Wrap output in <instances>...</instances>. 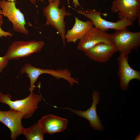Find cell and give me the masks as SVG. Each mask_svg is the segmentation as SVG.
Masks as SVG:
<instances>
[{"mask_svg":"<svg viewBox=\"0 0 140 140\" xmlns=\"http://www.w3.org/2000/svg\"><path fill=\"white\" fill-rule=\"evenodd\" d=\"M60 0H54L45 7L43 9V13L46 17L45 25L51 26L56 29L60 35L64 46L65 45V17H70L71 13L66 10L65 6H59Z\"/></svg>","mask_w":140,"mask_h":140,"instance_id":"cell-1","label":"cell"},{"mask_svg":"<svg viewBox=\"0 0 140 140\" xmlns=\"http://www.w3.org/2000/svg\"><path fill=\"white\" fill-rule=\"evenodd\" d=\"M41 100V97L30 92L27 97L22 100L12 101L9 93L3 94L0 92V102L8 105L10 109L18 111L23 115V118L27 119L31 117L38 109V103Z\"/></svg>","mask_w":140,"mask_h":140,"instance_id":"cell-2","label":"cell"},{"mask_svg":"<svg viewBox=\"0 0 140 140\" xmlns=\"http://www.w3.org/2000/svg\"><path fill=\"white\" fill-rule=\"evenodd\" d=\"M110 34L112 41L120 53L128 55L140 46V31L131 32L126 29L116 30Z\"/></svg>","mask_w":140,"mask_h":140,"instance_id":"cell-3","label":"cell"},{"mask_svg":"<svg viewBox=\"0 0 140 140\" xmlns=\"http://www.w3.org/2000/svg\"><path fill=\"white\" fill-rule=\"evenodd\" d=\"M42 41H18L9 46L4 56L9 61L18 60L40 51L44 45Z\"/></svg>","mask_w":140,"mask_h":140,"instance_id":"cell-4","label":"cell"},{"mask_svg":"<svg viewBox=\"0 0 140 140\" xmlns=\"http://www.w3.org/2000/svg\"><path fill=\"white\" fill-rule=\"evenodd\" d=\"M72 9L79 14L89 19L92 22L95 27L105 32L110 29L116 31L126 29L133 24L126 18L115 22L107 20L101 17L100 11L94 9H90L85 11L80 9L77 10Z\"/></svg>","mask_w":140,"mask_h":140,"instance_id":"cell-5","label":"cell"},{"mask_svg":"<svg viewBox=\"0 0 140 140\" xmlns=\"http://www.w3.org/2000/svg\"><path fill=\"white\" fill-rule=\"evenodd\" d=\"M111 9L117 14L120 20L126 18L133 23L137 18L138 21H140V1L114 0Z\"/></svg>","mask_w":140,"mask_h":140,"instance_id":"cell-6","label":"cell"},{"mask_svg":"<svg viewBox=\"0 0 140 140\" xmlns=\"http://www.w3.org/2000/svg\"><path fill=\"white\" fill-rule=\"evenodd\" d=\"M0 8L3 15L12 23L15 31L25 34H29V32L25 27L26 23L24 15L17 8L15 2L1 0Z\"/></svg>","mask_w":140,"mask_h":140,"instance_id":"cell-7","label":"cell"},{"mask_svg":"<svg viewBox=\"0 0 140 140\" xmlns=\"http://www.w3.org/2000/svg\"><path fill=\"white\" fill-rule=\"evenodd\" d=\"M128 55L120 53L117 58L118 69V76L120 79V86L123 90H127L131 80H140V72L133 69L128 62Z\"/></svg>","mask_w":140,"mask_h":140,"instance_id":"cell-8","label":"cell"},{"mask_svg":"<svg viewBox=\"0 0 140 140\" xmlns=\"http://www.w3.org/2000/svg\"><path fill=\"white\" fill-rule=\"evenodd\" d=\"M92 99V103L91 106L85 111L74 110L69 108H62L69 110L79 116L87 119L89 122L90 127L94 129L102 131L104 127L96 111V107L100 101V96L98 92L95 90L93 92Z\"/></svg>","mask_w":140,"mask_h":140,"instance_id":"cell-9","label":"cell"},{"mask_svg":"<svg viewBox=\"0 0 140 140\" xmlns=\"http://www.w3.org/2000/svg\"><path fill=\"white\" fill-rule=\"evenodd\" d=\"M23 115L20 112L12 109L8 111H0V122L10 129L11 139L14 140L23 134L24 128L22 120Z\"/></svg>","mask_w":140,"mask_h":140,"instance_id":"cell-10","label":"cell"},{"mask_svg":"<svg viewBox=\"0 0 140 140\" xmlns=\"http://www.w3.org/2000/svg\"><path fill=\"white\" fill-rule=\"evenodd\" d=\"M117 51L112 41L99 43L84 52L86 56L94 61L104 62Z\"/></svg>","mask_w":140,"mask_h":140,"instance_id":"cell-11","label":"cell"},{"mask_svg":"<svg viewBox=\"0 0 140 140\" xmlns=\"http://www.w3.org/2000/svg\"><path fill=\"white\" fill-rule=\"evenodd\" d=\"M111 41L112 40L110 34L93 27L79 40L77 49L84 52L99 43Z\"/></svg>","mask_w":140,"mask_h":140,"instance_id":"cell-12","label":"cell"},{"mask_svg":"<svg viewBox=\"0 0 140 140\" xmlns=\"http://www.w3.org/2000/svg\"><path fill=\"white\" fill-rule=\"evenodd\" d=\"M38 122L45 133L53 134L64 130L68 121L66 119L50 114L42 117Z\"/></svg>","mask_w":140,"mask_h":140,"instance_id":"cell-13","label":"cell"},{"mask_svg":"<svg viewBox=\"0 0 140 140\" xmlns=\"http://www.w3.org/2000/svg\"><path fill=\"white\" fill-rule=\"evenodd\" d=\"M75 22L72 28L66 33V41L68 43H75L81 39L90 29L94 27L90 20L85 22L75 17Z\"/></svg>","mask_w":140,"mask_h":140,"instance_id":"cell-14","label":"cell"},{"mask_svg":"<svg viewBox=\"0 0 140 140\" xmlns=\"http://www.w3.org/2000/svg\"><path fill=\"white\" fill-rule=\"evenodd\" d=\"M25 73L30 80V86L29 88L30 92H33L36 86L35 85L38 78L41 75L43 74H49L53 77L57 76L58 72L56 69H41L37 68L29 64H25L21 68L20 74Z\"/></svg>","mask_w":140,"mask_h":140,"instance_id":"cell-15","label":"cell"},{"mask_svg":"<svg viewBox=\"0 0 140 140\" xmlns=\"http://www.w3.org/2000/svg\"><path fill=\"white\" fill-rule=\"evenodd\" d=\"M45 133L37 122L28 128H24L23 134L27 140H42Z\"/></svg>","mask_w":140,"mask_h":140,"instance_id":"cell-16","label":"cell"},{"mask_svg":"<svg viewBox=\"0 0 140 140\" xmlns=\"http://www.w3.org/2000/svg\"><path fill=\"white\" fill-rule=\"evenodd\" d=\"M3 24V16L0 15V38L4 37L6 38L8 37H12L13 34L9 32H6L3 30L1 28V26Z\"/></svg>","mask_w":140,"mask_h":140,"instance_id":"cell-17","label":"cell"},{"mask_svg":"<svg viewBox=\"0 0 140 140\" xmlns=\"http://www.w3.org/2000/svg\"><path fill=\"white\" fill-rule=\"evenodd\" d=\"M9 61L4 56L0 57V73L8 65Z\"/></svg>","mask_w":140,"mask_h":140,"instance_id":"cell-18","label":"cell"},{"mask_svg":"<svg viewBox=\"0 0 140 140\" xmlns=\"http://www.w3.org/2000/svg\"><path fill=\"white\" fill-rule=\"evenodd\" d=\"M72 3L74 7L75 8H77L78 6H81L78 0H72Z\"/></svg>","mask_w":140,"mask_h":140,"instance_id":"cell-19","label":"cell"},{"mask_svg":"<svg viewBox=\"0 0 140 140\" xmlns=\"http://www.w3.org/2000/svg\"><path fill=\"white\" fill-rule=\"evenodd\" d=\"M16 0H7V1L9 2H14ZM30 1L32 4H35L36 2L34 0H29Z\"/></svg>","mask_w":140,"mask_h":140,"instance_id":"cell-20","label":"cell"},{"mask_svg":"<svg viewBox=\"0 0 140 140\" xmlns=\"http://www.w3.org/2000/svg\"><path fill=\"white\" fill-rule=\"evenodd\" d=\"M34 0L36 2L37 0ZM39 0L42 2H44V0ZM54 0H47V1H48L49 3L53 2L54 1Z\"/></svg>","mask_w":140,"mask_h":140,"instance_id":"cell-21","label":"cell"},{"mask_svg":"<svg viewBox=\"0 0 140 140\" xmlns=\"http://www.w3.org/2000/svg\"><path fill=\"white\" fill-rule=\"evenodd\" d=\"M0 15H3V12L1 9H0Z\"/></svg>","mask_w":140,"mask_h":140,"instance_id":"cell-22","label":"cell"},{"mask_svg":"<svg viewBox=\"0 0 140 140\" xmlns=\"http://www.w3.org/2000/svg\"><path fill=\"white\" fill-rule=\"evenodd\" d=\"M137 0L140 1V0Z\"/></svg>","mask_w":140,"mask_h":140,"instance_id":"cell-23","label":"cell"}]
</instances>
